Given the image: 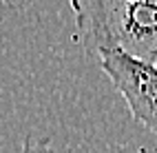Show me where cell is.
Segmentation results:
<instances>
[{
    "label": "cell",
    "instance_id": "cell-2",
    "mask_svg": "<svg viewBox=\"0 0 157 153\" xmlns=\"http://www.w3.org/2000/svg\"><path fill=\"white\" fill-rule=\"evenodd\" d=\"M100 67L126 100L133 120L157 135V67L124 53H100Z\"/></svg>",
    "mask_w": 157,
    "mask_h": 153
},
{
    "label": "cell",
    "instance_id": "cell-5",
    "mask_svg": "<svg viewBox=\"0 0 157 153\" xmlns=\"http://www.w3.org/2000/svg\"><path fill=\"white\" fill-rule=\"evenodd\" d=\"M155 60H157V58H155ZM155 60H153V62H155Z\"/></svg>",
    "mask_w": 157,
    "mask_h": 153
},
{
    "label": "cell",
    "instance_id": "cell-3",
    "mask_svg": "<svg viewBox=\"0 0 157 153\" xmlns=\"http://www.w3.org/2000/svg\"><path fill=\"white\" fill-rule=\"evenodd\" d=\"M20 153H56V151H53V144H51V140L27 135L25 142H22V149H20Z\"/></svg>",
    "mask_w": 157,
    "mask_h": 153
},
{
    "label": "cell",
    "instance_id": "cell-1",
    "mask_svg": "<svg viewBox=\"0 0 157 153\" xmlns=\"http://www.w3.org/2000/svg\"><path fill=\"white\" fill-rule=\"evenodd\" d=\"M75 40L91 56L124 53L157 58V2L153 0H73Z\"/></svg>",
    "mask_w": 157,
    "mask_h": 153
},
{
    "label": "cell",
    "instance_id": "cell-4",
    "mask_svg": "<svg viewBox=\"0 0 157 153\" xmlns=\"http://www.w3.org/2000/svg\"><path fill=\"white\" fill-rule=\"evenodd\" d=\"M153 65H155V67H157V60H155V62H153Z\"/></svg>",
    "mask_w": 157,
    "mask_h": 153
}]
</instances>
